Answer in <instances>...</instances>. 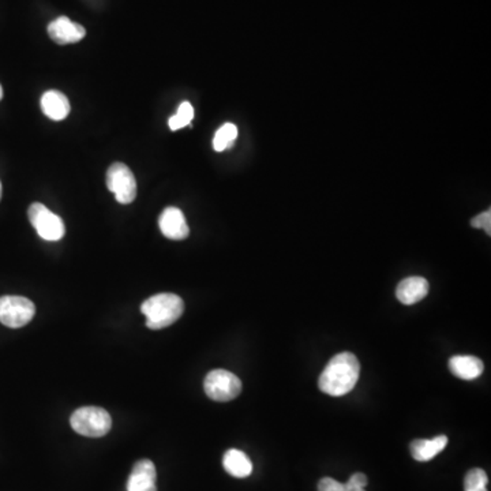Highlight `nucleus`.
<instances>
[{"label": "nucleus", "mask_w": 491, "mask_h": 491, "mask_svg": "<svg viewBox=\"0 0 491 491\" xmlns=\"http://www.w3.org/2000/svg\"><path fill=\"white\" fill-rule=\"evenodd\" d=\"M360 364L351 352H341L329 360L319 375L318 387L329 396H344L351 392L359 380Z\"/></svg>", "instance_id": "1"}, {"label": "nucleus", "mask_w": 491, "mask_h": 491, "mask_svg": "<svg viewBox=\"0 0 491 491\" xmlns=\"http://www.w3.org/2000/svg\"><path fill=\"white\" fill-rule=\"evenodd\" d=\"M185 303L175 294H157L146 299L141 311L146 317V326L153 331L175 324L182 317Z\"/></svg>", "instance_id": "2"}, {"label": "nucleus", "mask_w": 491, "mask_h": 491, "mask_svg": "<svg viewBox=\"0 0 491 491\" xmlns=\"http://www.w3.org/2000/svg\"><path fill=\"white\" fill-rule=\"evenodd\" d=\"M73 430L84 437L100 438L112 427L111 415L100 407H82L70 418Z\"/></svg>", "instance_id": "3"}, {"label": "nucleus", "mask_w": 491, "mask_h": 491, "mask_svg": "<svg viewBox=\"0 0 491 491\" xmlns=\"http://www.w3.org/2000/svg\"><path fill=\"white\" fill-rule=\"evenodd\" d=\"M36 306L30 299L17 295H6L0 298V322L4 326L19 329L32 321Z\"/></svg>", "instance_id": "4"}, {"label": "nucleus", "mask_w": 491, "mask_h": 491, "mask_svg": "<svg viewBox=\"0 0 491 491\" xmlns=\"http://www.w3.org/2000/svg\"><path fill=\"white\" fill-rule=\"evenodd\" d=\"M205 393L209 399L215 402L226 403L235 399L241 395L242 382L234 372H226V370L218 369L211 370L206 375L205 382H203Z\"/></svg>", "instance_id": "5"}, {"label": "nucleus", "mask_w": 491, "mask_h": 491, "mask_svg": "<svg viewBox=\"0 0 491 491\" xmlns=\"http://www.w3.org/2000/svg\"><path fill=\"white\" fill-rule=\"evenodd\" d=\"M27 218L40 238L44 241L57 242L65 236V226L62 219L42 203H32L27 211Z\"/></svg>", "instance_id": "6"}, {"label": "nucleus", "mask_w": 491, "mask_h": 491, "mask_svg": "<svg viewBox=\"0 0 491 491\" xmlns=\"http://www.w3.org/2000/svg\"><path fill=\"white\" fill-rule=\"evenodd\" d=\"M107 188L118 203L128 205L137 196V180L134 173L123 163H113L107 171Z\"/></svg>", "instance_id": "7"}, {"label": "nucleus", "mask_w": 491, "mask_h": 491, "mask_svg": "<svg viewBox=\"0 0 491 491\" xmlns=\"http://www.w3.org/2000/svg\"><path fill=\"white\" fill-rule=\"evenodd\" d=\"M158 226L163 235L171 241H183L190 234L183 211L173 206L164 209L158 219Z\"/></svg>", "instance_id": "8"}, {"label": "nucleus", "mask_w": 491, "mask_h": 491, "mask_svg": "<svg viewBox=\"0 0 491 491\" xmlns=\"http://www.w3.org/2000/svg\"><path fill=\"white\" fill-rule=\"evenodd\" d=\"M157 472L155 464L148 458L135 463L127 480V491H157Z\"/></svg>", "instance_id": "9"}, {"label": "nucleus", "mask_w": 491, "mask_h": 491, "mask_svg": "<svg viewBox=\"0 0 491 491\" xmlns=\"http://www.w3.org/2000/svg\"><path fill=\"white\" fill-rule=\"evenodd\" d=\"M48 35L57 44H73L84 39L87 30L82 25L70 21L67 17H59L48 25Z\"/></svg>", "instance_id": "10"}, {"label": "nucleus", "mask_w": 491, "mask_h": 491, "mask_svg": "<svg viewBox=\"0 0 491 491\" xmlns=\"http://www.w3.org/2000/svg\"><path fill=\"white\" fill-rule=\"evenodd\" d=\"M429 294V281L423 277H408L400 281L396 288V296L403 304L411 306L426 298Z\"/></svg>", "instance_id": "11"}, {"label": "nucleus", "mask_w": 491, "mask_h": 491, "mask_svg": "<svg viewBox=\"0 0 491 491\" xmlns=\"http://www.w3.org/2000/svg\"><path fill=\"white\" fill-rule=\"evenodd\" d=\"M42 110L45 117L59 122L69 117L72 108H70L69 98L65 97L62 92L48 90L42 97Z\"/></svg>", "instance_id": "12"}, {"label": "nucleus", "mask_w": 491, "mask_h": 491, "mask_svg": "<svg viewBox=\"0 0 491 491\" xmlns=\"http://www.w3.org/2000/svg\"><path fill=\"white\" fill-rule=\"evenodd\" d=\"M449 370L457 379L472 381L482 375L485 364L479 357L457 355V357H450Z\"/></svg>", "instance_id": "13"}, {"label": "nucleus", "mask_w": 491, "mask_h": 491, "mask_svg": "<svg viewBox=\"0 0 491 491\" xmlns=\"http://www.w3.org/2000/svg\"><path fill=\"white\" fill-rule=\"evenodd\" d=\"M447 435H438L433 440H415L411 444L412 457L417 462H430L447 448Z\"/></svg>", "instance_id": "14"}, {"label": "nucleus", "mask_w": 491, "mask_h": 491, "mask_svg": "<svg viewBox=\"0 0 491 491\" xmlns=\"http://www.w3.org/2000/svg\"><path fill=\"white\" fill-rule=\"evenodd\" d=\"M224 470L235 478H248L253 472V463L246 453L238 449L226 450L223 457Z\"/></svg>", "instance_id": "15"}, {"label": "nucleus", "mask_w": 491, "mask_h": 491, "mask_svg": "<svg viewBox=\"0 0 491 491\" xmlns=\"http://www.w3.org/2000/svg\"><path fill=\"white\" fill-rule=\"evenodd\" d=\"M238 137V127L233 123H226L219 128L213 138V148L216 152H224L229 150Z\"/></svg>", "instance_id": "16"}, {"label": "nucleus", "mask_w": 491, "mask_h": 491, "mask_svg": "<svg viewBox=\"0 0 491 491\" xmlns=\"http://www.w3.org/2000/svg\"><path fill=\"white\" fill-rule=\"evenodd\" d=\"M194 118V108L193 105L188 102L182 103L179 105L178 112L170 118L168 120V125L173 131L180 130V128L186 127V126L190 125L191 120Z\"/></svg>", "instance_id": "17"}, {"label": "nucleus", "mask_w": 491, "mask_h": 491, "mask_svg": "<svg viewBox=\"0 0 491 491\" xmlns=\"http://www.w3.org/2000/svg\"><path fill=\"white\" fill-rule=\"evenodd\" d=\"M487 473L480 468H473L465 475L464 491H487Z\"/></svg>", "instance_id": "18"}, {"label": "nucleus", "mask_w": 491, "mask_h": 491, "mask_svg": "<svg viewBox=\"0 0 491 491\" xmlns=\"http://www.w3.org/2000/svg\"><path fill=\"white\" fill-rule=\"evenodd\" d=\"M471 226L473 228H482L483 231L487 233V235H491V211H483L480 215H478L477 218H473L471 220Z\"/></svg>", "instance_id": "19"}, {"label": "nucleus", "mask_w": 491, "mask_h": 491, "mask_svg": "<svg viewBox=\"0 0 491 491\" xmlns=\"http://www.w3.org/2000/svg\"><path fill=\"white\" fill-rule=\"evenodd\" d=\"M318 491H344V483L337 482L332 478H324L319 480Z\"/></svg>", "instance_id": "20"}, {"label": "nucleus", "mask_w": 491, "mask_h": 491, "mask_svg": "<svg viewBox=\"0 0 491 491\" xmlns=\"http://www.w3.org/2000/svg\"><path fill=\"white\" fill-rule=\"evenodd\" d=\"M349 482L354 483V485L359 486V487H366L367 486V477L364 473L357 472L349 478Z\"/></svg>", "instance_id": "21"}, {"label": "nucleus", "mask_w": 491, "mask_h": 491, "mask_svg": "<svg viewBox=\"0 0 491 491\" xmlns=\"http://www.w3.org/2000/svg\"><path fill=\"white\" fill-rule=\"evenodd\" d=\"M344 491H366L364 487H359V486L354 485V483L347 482L344 483Z\"/></svg>", "instance_id": "22"}, {"label": "nucleus", "mask_w": 491, "mask_h": 491, "mask_svg": "<svg viewBox=\"0 0 491 491\" xmlns=\"http://www.w3.org/2000/svg\"><path fill=\"white\" fill-rule=\"evenodd\" d=\"M2 98H4V88L0 85V100H2Z\"/></svg>", "instance_id": "23"}, {"label": "nucleus", "mask_w": 491, "mask_h": 491, "mask_svg": "<svg viewBox=\"0 0 491 491\" xmlns=\"http://www.w3.org/2000/svg\"><path fill=\"white\" fill-rule=\"evenodd\" d=\"M2 193H4V188H2V182H0V200H2Z\"/></svg>", "instance_id": "24"}]
</instances>
